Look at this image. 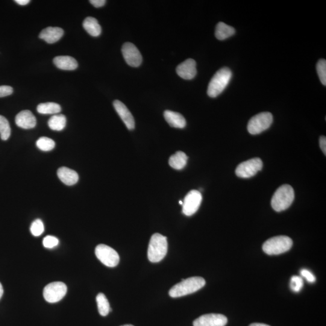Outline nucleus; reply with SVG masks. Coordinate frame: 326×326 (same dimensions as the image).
<instances>
[{
  "label": "nucleus",
  "instance_id": "obj_34",
  "mask_svg": "<svg viewBox=\"0 0 326 326\" xmlns=\"http://www.w3.org/2000/svg\"><path fill=\"white\" fill-rule=\"evenodd\" d=\"M105 0H90V3L95 8H101L104 7L106 4Z\"/></svg>",
  "mask_w": 326,
  "mask_h": 326
},
{
  "label": "nucleus",
  "instance_id": "obj_20",
  "mask_svg": "<svg viewBox=\"0 0 326 326\" xmlns=\"http://www.w3.org/2000/svg\"><path fill=\"white\" fill-rule=\"evenodd\" d=\"M83 27L92 37H99L101 34L102 28L98 21L93 17H87L84 21Z\"/></svg>",
  "mask_w": 326,
  "mask_h": 326
},
{
  "label": "nucleus",
  "instance_id": "obj_19",
  "mask_svg": "<svg viewBox=\"0 0 326 326\" xmlns=\"http://www.w3.org/2000/svg\"><path fill=\"white\" fill-rule=\"evenodd\" d=\"M54 63L58 69L63 70H75L78 67V62L69 56H59L54 58Z\"/></svg>",
  "mask_w": 326,
  "mask_h": 326
},
{
  "label": "nucleus",
  "instance_id": "obj_25",
  "mask_svg": "<svg viewBox=\"0 0 326 326\" xmlns=\"http://www.w3.org/2000/svg\"><path fill=\"white\" fill-rule=\"evenodd\" d=\"M97 304L100 315L105 316L111 311L110 303L104 293H99L96 296Z\"/></svg>",
  "mask_w": 326,
  "mask_h": 326
},
{
  "label": "nucleus",
  "instance_id": "obj_40",
  "mask_svg": "<svg viewBox=\"0 0 326 326\" xmlns=\"http://www.w3.org/2000/svg\"><path fill=\"white\" fill-rule=\"evenodd\" d=\"M121 326H134V325H131V324H125V325H121Z\"/></svg>",
  "mask_w": 326,
  "mask_h": 326
},
{
  "label": "nucleus",
  "instance_id": "obj_4",
  "mask_svg": "<svg viewBox=\"0 0 326 326\" xmlns=\"http://www.w3.org/2000/svg\"><path fill=\"white\" fill-rule=\"evenodd\" d=\"M295 194L289 185H283L275 191L271 199V206L277 212L285 210L294 200Z\"/></svg>",
  "mask_w": 326,
  "mask_h": 326
},
{
  "label": "nucleus",
  "instance_id": "obj_24",
  "mask_svg": "<svg viewBox=\"0 0 326 326\" xmlns=\"http://www.w3.org/2000/svg\"><path fill=\"white\" fill-rule=\"evenodd\" d=\"M37 111L41 114H56L61 112V107L57 103H43L38 105Z\"/></svg>",
  "mask_w": 326,
  "mask_h": 326
},
{
  "label": "nucleus",
  "instance_id": "obj_31",
  "mask_svg": "<svg viewBox=\"0 0 326 326\" xmlns=\"http://www.w3.org/2000/svg\"><path fill=\"white\" fill-rule=\"evenodd\" d=\"M59 240L57 237L48 236L43 239V245L47 248H53L58 245Z\"/></svg>",
  "mask_w": 326,
  "mask_h": 326
},
{
  "label": "nucleus",
  "instance_id": "obj_2",
  "mask_svg": "<svg viewBox=\"0 0 326 326\" xmlns=\"http://www.w3.org/2000/svg\"><path fill=\"white\" fill-rule=\"evenodd\" d=\"M168 243L167 237L159 233L152 235L149 243L148 257L150 262L157 263L165 257Z\"/></svg>",
  "mask_w": 326,
  "mask_h": 326
},
{
  "label": "nucleus",
  "instance_id": "obj_35",
  "mask_svg": "<svg viewBox=\"0 0 326 326\" xmlns=\"http://www.w3.org/2000/svg\"><path fill=\"white\" fill-rule=\"evenodd\" d=\"M319 145L323 153L326 155V138L325 136H321L319 139Z\"/></svg>",
  "mask_w": 326,
  "mask_h": 326
},
{
  "label": "nucleus",
  "instance_id": "obj_3",
  "mask_svg": "<svg viewBox=\"0 0 326 326\" xmlns=\"http://www.w3.org/2000/svg\"><path fill=\"white\" fill-rule=\"evenodd\" d=\"M232 77V72L230 69L224 67L216 73L211 78L208 86L207 94L210 98H216L224 92L227 87Z\"/></svg>",
  "mask_w": 326,
  "mask_h": 326
},
{
  "label": "nucleus",
  "instance_id": "obj_36",
  "mask_svg": "<svg viewBox=\"0 0 326 326\" xmlns=\"http://www.w3.org/2000/svg\"><path fill=\"white\" fill-rule=\"evenodd\" d=\"M15 2H16L17 4L21 6L27 5L31 2L30 0H16V1Z\"/></svg>",
  "mask_w": 326,
  "mask_h": 326
},
{
  "label": "nucleus",
  "instance_id": "obj_23",
  "mask_svg": "<svg viewBox=\"0 0 326 326\" xmlns=\"http://www.w3.org/2000/svg\"><path fill=\"white\" fill-rule=\"evenodd\" d=\"M66 117L63 114H55L49 119L48 125L52 130L61 131L66 127Z\"/></svg>",
  "mask_w": 326,
  "mask_h": 326
},
{
  "label": "nucleus",
  "instance_id": "obj_6",
  "mask_svg": "<svg viewBox=\"0 0 326 326\" xmlns=\"http://www.w3.org/2000/svg\"><path fill=\"white\" fill-rule=\"evenodd\" d=\"M272 121L271 113L265 112L258 114L249 120L248 131L252 135L262 133L271 126Z\"/></svg>",
  "mask_w": 326,
  "mask_h": 326
},
{
  "label": "nucleus",
  "instance_id": "obj_27",
  "mask_svg": "<svg viewBox=\"0 0 326 326\" xmlns=\"http://www.w3.org/2000/svg\"><path fill=\"white\" fill-rule=\"evenodd\" d=\"M36 145L41 151L48 152L55 148V142L50 138L43 137L37 140Z\"/></svg>",
  "mask_w": 326,
  "mask_h": 326
},
{
  "label": "nucleus",
  "instance_id": "obj_33",
  "mask_svg": "<svg viewBox=\"0 0 326 326\" xmlns=\"http://www.w3.org/2000/svg\"><path fill=\"white\" fill-rule=\"evenodd\" d=\"M13 89L8 85H3L0 86V98H4L10 96L13 93Z\"/></svg>",
  "mask_w": 326,
  "mask_h": 326
},
{
  "label": "nucleus",
  "instance_id": "obj_12",
  "mask_svg": "<svg viewBox=\"0 0 326 326\" xmlns=\"http://www.w3.org/2000/svg\"><path fill=\"white\" fill-rule=\"evenodd\" d=\"M227 317L222 314H205L193 321V326H225L227 324Z\"/></svg>",
  "mask_w": 326,
  "mask_h": 326
},
{
  "label": "nucleus",
  "instance_id": "obj_28",
  "mask_svg": "<svg viewBox=\"0 0 326 326\" xmlns=\"http://www.w3.org/2000/svg\"><path fill=\"white\" fill-rule=\"evenodd\" d=\"M316 71L322 85H326V61L320 60L316 64Z\"/></svg>",
  "mask_w": 326,
  "mask_h": 326
},
{
  "label": "nucleus",
  "instance_id": "obj_14",
  "mask_svg": "<svg viewBox=\"0 0 326 326\" xmlns=\"http://www.w3.org/2000/svg\"><path fill=\"white\" fill-rule=\"evenodd\" d=\"M113 105L116 112L119 114L126 127L129 130H133L135 128V120L134 117L132 115L128 108L126 107L124 104H123L122 102L118 101V100H116L114 102Z\"/></svg>",
  "mask_w": 326,
  "mask_h": 326
},
{
  "label": "nucleus",
  "instance_id": "obj_1",
  "mask_svg": "<svg viewBox=\"0 0 326 326\" xmlns=\"http://www.w3.org/2000/svg\"><path fill=\"white\" fill-rule=\"evenodd\" d=\"M205 284L204 279L201 277H193L182 280L169 290V295L172 298L181 297L195 293L203 287Z\"/></svg>",
  "mask_w": 326,
  "mask_h": 326
},
{
  "label": "nucleus",
  "instance_id": "obj_18",
  "mask_svg": "<svg viewBox=\"0 0 326 326\" xmlns=\"http://www.w3.org/2000/svg\"><path fill=\"white\" fill-rule=\"evenodd\" d=\"M164 117L166 122L172 127L183 129L186 126V119L180 113L166 110L164 111Z\"/></svg>",
  "mask_w": 326,
  "mask_h": 326
},
{
  "label": "nucleus",
  "instance_id": "obj_16",
  "mask_svg": "<svg viewBox=\"0 0 326 326\" xmlns=\"http://www.w3.org/2000/svg\"><path fill=\"white\" fill-rule=\"evenodd\" d=\"M64 34V31L63 29L49 27L41 32L39 37L41 39L45 40L46 43L54 44L60 40L63 37Z\"/></svg>",
  "mask_w": 326,
  "mask_h": 326
},
{
  "label": "nucleus",
  "instance_id": "obj_30",
  "mask_svg": "<svg viewBox=\"0 0 326 326\" xmlns=\"http://www.w3.org/2000/svg\"><path fill=\"white\" fill-rule=\"evenodd\" d=\"M290 287L293 292L300 291L302 287H303V280L302 278L299 276H293L290 279Z\"/></svg>",
  "mask_w": 326,
  "mask_h": 326
},
{
  "label": "nucleus",
  "instance_id": "obj_26",
  "mask_svg": "<svg viewBox=\"0 0 326 326\" xmlns=\"http://www.w3.org/2000/svg\"><path fill=\"white\" fill-rule=\"evenodd\" d=\"M11 134V129L7 119L0 115V137L2 140H8Z\"/></svg>",
  "mask_w": 326,
  "mask_h": 326
},
{
  "label": "nucleus",
  "instance_id": "obj_11",
  "mask_svg": "<svg viewBox=\"0 0 326 326\" xmlns=\"http://www.w3.org/2000/svg\"><path fill=\"white\" fill-rule=\"evenodd\" d=\"M123 58L129 66L138 67L142 63L143 58L140 51L133 44L126 43L122 49Z\"/></svg>",
  "mask_w": 326,
  "mask_h": 326
},
{
  "label": "nucleus",
  "instance_id": "obj_17",
  "mask_svg": "<svg viewBox=\"0 0 326 326\" xmlns=\"http://www.w3.org/2000/svg\"><path fill=\"white\" fill-rule=\"evenodd\" d=\"M58 178L67 186H73L78 183L79 175L78 173L67 167H62L58 170Z\"/></svg>",
  "mask_w": 326,
  "mask_h": 326
},
{
  "label": "nucleus",
  "instance_id": "obj_38",
  "mask_svg": "<svg viewBox=\"0 0 326 326\" xmlns=\"http://www.w3.org/2000/svg\"><path fill=\"white\" fill-rule=\"evenodd\" d=\"M4 287H3L2 284L0 283V299L2 297L3 295H4Z\"/></svg>",
  "mask_w": 326,
  "mask_h": 326
},
{
  "label": "nucleus",
  "instance_id": "obj_5",
  "mask_svg": "<svg viewBox=\"0 0 326 326\" xmlns=\"http://www.w3.org/2000/svg\"><path fill=\"white\" fill-rule=\"evenodd\" d=\"M292 244V240L288 236H278L267 240L262 248L267 254L278 255L289 251Z\"/></svg>",
  "mask_w": 326,
  "mask_h": 326
},
{
  "label": "nucleus",
  "instance_id": "obj_39",
  "mask_svg": "<svg viewBox=\"0 0 326 326\" xmlns=\"http://www.w3.org/2000/svg\"><path fill=\"white\" fill-rule=\"evenodd\" d=\"M179 204H180V205H183V201H182L181 200H180V201H179Z\"/></svg>",
  "mask_w": 326,
  "mask_h": 326
},
{
  "label": "nucleus",
  "instance_id": "obj_29",
  "mask_svg": "<svg viewBox=\"0 0 326 326\" xmlns=\"http://www.w3.org/2000/svg\"><path fill=\"white\" fill-rule=\"evenodd\" d=\"M31 231L34 236H41L45 231V225L43 221L40 219L35 220L31 225Z\"/></svg>",
  "mask_w": 326,
  "mask_h": 326
},
{
  "label": "nucleus",
  "instance_id": "obj_8",
  "mask_svg": "<svg viewBox=\"0 0 326 326\" xmlns=\"http://www.w3.org/2000/svg\"><path fill=\"white\" fill-rule=\"evenodd\" d=\"M67 292L66 284L61 281L53 282L44 289L43 295L50 303H55L61 300Z\"/></svg>",
  "mask_w": 326,
  "mask_h": 326
},
{
  "label": "nucleus",
  "instance_id": "obj_10",
  "mask_svg": "<svg viewBox=\"0 0 326 326\" xmlns=\"http://www.w3.org/2000/svg\"><path fill=\"white\" fill-rule=\"evenodd\" d=\"M202 200L199 191L193 190L187 194L183 205V213L187 216H192L199 209Z\"/></svg>",
  "mask_w": 326,
  "mask_h": 326
},
{
  "label": "nucleus",
  "instance_id": "obj_13",
  "mask_svg": "<svg viewBox=\"0 0 326 326\" xmlns=\"http://www.w3.org/2000/svg\"><path fill=\"white\" fill-rule=\"evenodd\" d=\"M177 73L180 77L186 80L193 79L197 74L195 61L192 59H188L177 67Z\"/></svg>",
  "mask_w": 326,
  "mask_h": 326
},
{
  "label": "nucleus",
  "instance_id": "obj_37",
  "mask_svg": "<svg viewBox=\"0 0 326 326\" xmlns=\"http://www.w3.org/2000/svg\"><path fill=\"white\" fill-rule=\"evenodd\" d=\"M249 326H270L265 324H263V323H252V324L249 325Z\"/></svg>",
  "mask_w": 326,
  "mask_h": 326
},
{
  "label": "nucleus",
  "instance_id": "obj_22",
  "mask_svg": "<svg viewBox=\"0 0 326 326\" xmlns=\"http://www.w3.org/2000/svg\"><path fill=\"white\" fill-rule=\"evenodd\" d=\"M236 31L231 26L226 25L225 23L220 22L217 25L215 31V37L217 40H225L233 36Z\"/></svg>",
  "mask_w": 326,
  "mask_h": 326
},
{
  "label": "nucleus",
  "instance_id": "obj_21",
  "mask_svg": "<svg viewBox=\"0 0 326 326\" xmlns=\"http://www.w3.org/2000/svg\"><path fill=\"white\" fill-rule=\"evenodd\" d=\"M188 157L183 152L178 151L170 157L169 163L172 168L181 170L186 166Z\"/></svg>",
  "mask_w": 326,
  "mask_h": 326
},
{
  "label": "nucleus",
  "instance_id": "obj_9",
  "mask_svg": "<svg viewBox=\"0 0 326 326\" xmlns=\"http://www.w3.org/2000/svg\"><path fill=\"white\" fill-rule=\"evenodd\" d=\"M262 161L259 158H252L239 164L236 169V174L240 178H251L262 170Z\"/></svg>",
  "mask_w": 326,
  "mask_h": 326
},
{
  "label": "nucleus",
  "instance_id": "obj_15",
  "mask_svg": "<svg viewBox=\"0 0 326 326\" xmlns=\"http://www.w3.org/2000/svg\"><path fill=\"white\" fill-rule=\"evenodd\" d=\"M16 125L25 129H32L37 125V119L33 113L29 110L21 111L16 117Z\"/></svg>",
  "mask_w": 326,
  "mask_h": 326
},
{
  "label": "nucleus",
  "instance_id": "obj_32",
  "mask_svg": "<svg viewBox=\"0 0 326 326\" xmlns=\"http://www.w3.org/2000/svg\"><path fill=\"white\" fill-rule=\"evenodd\" d=\"M300 274L302 277L306 278V280L309 282V283H314L315 281L316 278L315 275H314L312 272H311L309 270L307 269H302L300 271Z\"/></svg>",
  "mask_w": 326,
  "mask_h": 326
},
{
  "label": "nucleus",
  "instance_id": "obj_7",
  "mask_svg": "<svg viewBox=\"0 0 326 326\" xmlns=\"http://www.w3.org/2000/svg\"><path fill=\"white\" fill-rule=\"evenodd\" d=\"M95 254L97 258L105 266L113 268L119 263V254L113 248L108 245L100 244L97 246Z\"/></svg>",
  "mask_w": 326,
  "mask_h": 326
}]
</instances>
